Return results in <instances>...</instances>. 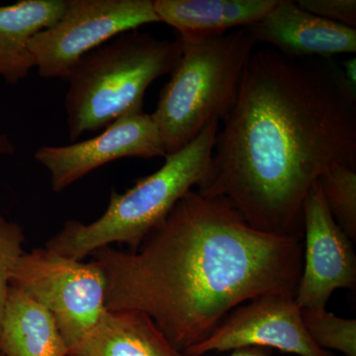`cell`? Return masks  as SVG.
I'll list each match as a JSON object with an SVG mask.
<instances>
[{
	"instance_id": "cell-1",
	"label": "cell",
	"mask_w": 356,
	"mask_h": 356,
	"mask_svg": "<svg viewBox=\"0 0 356 356\" xmlns=\"http://www.w3.org/2000/svg\"><path fill=\"white\" fill-rule=\"evenodd\" d=\"M198 193L225 197L264 233L303 238L309 191L356 168V92L331 58L254 49Z\"/></svg>"
},
{
	"instance_id": "cell-2",
	"label": "cell",
	"mask_w": 356,
	"mask_h": 356,
	"mask_svg": "<svg viewBox=\"0 0 356 356\" xmlns=\"http://www.w3.org/2000/svg\"><path fill=\"white\" fill-rule=\"evenodd\" d=\"M106 308L147 314L179 353L262 295H294L303 238L250 226L228 199L191 191L136 250L103 248Z\"/></svg>"
},
{
	"instance_id": "cell-3",
	"label": "cell",
	"mask_w": 356,
	"mask_h": 356,
	"mask_svg": "<svg viewBox=\"0 0 356 356\" xmlns=\"http://www.w3.org/2000/svg\"><path fill=\"white\" fill-rule=\"evenodd\" d=\"M220 121L214 120L197 137L175 153L166 154L156 172L140 178L124 193L112 191L108 207L95 221L70 220L46 243V248L74 261L114 243L137 250L209 168Z\"/></svg>"
},
{
	"instance_id": "cell-4",
	"label": "cell",
	"mask_w": 356,
	"mask_h": 356,
	"mask_svg": "<svg viewBox=\"0 0 356 356\" xmlns=\"http://www.w3.org/2000/svg\"><path fill=\"white\" fill-rule=\"evenodd\" d=\"M184 51L181 39H159L134 30L84 56L65 79L70 139L106 128L125 115L143 111L147 88L170 74Z\"/></svg>"
},
{
	"instance_id": "cell-5",
	"label": "cell",
	"mask_w": 356,
	"mask_h": 356,
	"mask_svg": "<svg viewBox=\"0 0 356 356\" xmlns=\"http://www.w3.org/2000/svg\"><path fill=\"white\" fill-rule=\"evenodd\" d=\"M255 47L248 27L203 41L184 42L181 58L152 114L166 154L188 145L211 122L226 118Z\"/></svg>"
},
{
	"instance_id": "cell-6",
	"label": "cell",
	"mask_w": 356,
	"mask_h": 356,
	"mask_svg": "<svg viewBox=\"0 0 356 356\" xmlns=\"http://www.w3.org/2000/svg\"><path fill=\"white\" fill-rule=\"evenodd\" d=\"M10 285L53 316L69 351L107 309V283L102 269L93 261H74L46 248L24 252Z\"/></svg>"
},
{
	"instance_id": "cell-7",
	"label": "cell",
	"mask_w": 356,
	"mask_h": 356,
	"mask_svg": "<svg viewBox=\"0 0 356 356\" xmlns=\"http://www.w3.org/2000/svg\"><path fill=\"white\" fill-rule=\"evenodd\" d=\"M158 22L154 0H67L63 15L35 35L29 49L40 76L65 79L91 51Z\"/></svg>"
},
{
	"instance_id": "cell-8",
	"label": "cell",
	"mask_w": 356,
	"mask_h": 356,
	"mask_svg": "<svg viewBox=\"0 0 356 356\" xmlns=\"http://www.w3.org/2000/svg\"><path fill=\"white\" fill-rule=\"evenodd\" d=\"M271 348L299 356H332L309 336L302 309L294 295H262L238 306L220 323L209 337L184 355Z\"/></svg>"
},
{
	"instance_id": "cell-9",
	"label": "cell",
	"mask_w": 356,
	"mask_h": 356,
	"mask_svg": "<svg viewBox=\"0 0 356 356\" xmlns=\"http://www.w3.org/2000/svg\"><path fill=\"white\" fill-rule=\"evenodd\" d=\"M303 236L295 300L301 309H325L337 289L355 286L356 257L353 241L332 217L318 180L304 203Z\"/></svg>"
},
{
	"instance_id": "cell-10",
	"label": "cell",
	"mask_w": 356,
	"mask_h": 356,
	"mask_svg": "<svg viewBox=\"0 0 356 356\" xmlns=\"http://www.w3.org/2000/svg\"><path fill=\"white\" fill-rule=\"evenodd\" d=\"M166 156L152 114L125 115L99 135L69 146H43L34 159L51 177V188L60 192L96 168L124 158L153 159Z\"/></svg>"
},
{
	"instance_id": "cell-11",
	"label": "cell",
	"mask_w": 356,
	"mask_h": 356,
	"mask_svg": "<svg viewBox=\"0 0 356 356\" xmlns=\"http://www.w3.org/2000/svg\"><path fill=\"white\" fill-rule=\"evenodd\" d=\"M248 29L257 44H269L287 57L331 58L356 51V29L318 17L293 0H278Z\"/></svg>"
},
{
	"instance_id": "cell-12",
	"label": "cell",
	"mask_w": 356,
	"mask_h": 356,
	"mask_svg": "<svg viewBox=\"0 0 356 356\" xmlns=\"http://www.w3.org/2000/svg\"><path fill=\"white\" fill-rule=\"evenodd\" d=\"M278 0H154L159 22L172 26L184 43L247 28L273 10Z\"/></svg>"
},
{
	"instance_id": "cell-13",
	"label": "cell",
	"mask_w": 356,
	"mask_h": 356,
	"mask_svg": "<svg viewBox=\"0 0 356 356\" xmlns=\"http://www.w3.org/2000/svg\"><path fill=\"white\" fill-rule=\"evenodd\" d=\"M153 320L137 310L106 309L67 356H179Z\"/></svg>"
},
{
	"instance_id": "cell-14",
	"label": "cell",
	"mask_w": 356,
	"mask_h": 356,
	"mask_svg": "<svg viewBox=\"0 0 356 356\" xmlns=\"http://www.w3.org/2000/svg\"><path fill=\"white\" fill-rule=\"evenodd\" d=\"M67 0H21L0 6V76L17 84L35 67L29 44L35 35L55 24Z\"/></svg>"
},
{
	"instance_id": "cell-15",
	"label": "cell",
	"mask_w": 356,
	"mask_h": 356,
	"mask_svg": "<svg viewBox=\"0 0 356 356\" xmlns=\"http://www.w3.org/2000/svg\"><path fill=\"white\" fill-rule=\"evenodd\" d=\"M2 356H67L55 318L18 288H9L0 325Z\"/></svg>"
},
{
	"instance_id": "cell-16",
	"label": "cell",
	"mask_w": 356,
	"mask_h": 356,
	"mask_svg": "<svg viewBox=\"0 0 356 356\" xmlns=\"http://www.w3.org/2000/svg\"><path fill=\"white\" fill-rule=\"evenodd\" d=\"M325 203L337 225L356 241V168L334 166L318 179Z\"/></svg>"
},
{
	"instance_id": "cell-17",
	"label": "cell",
	"mask_w": 356,
	"mask_h": 356,
	"mask_svg": "<svg viewBox=\"0 0 356 356\" xmlns=\"http://www.w3.org/2000/svg\"><path fill=\"white\" fill-rule=\"evenodd\" d=\"M309 336L322 350L356 356V320L337 317L325 309H302Z\"/></svg>"
},
{
	"instance_id": "cell-18",
	"label": "cell",
	"mask_w": 356,
	"mask_h": 356,
	"mask_svg": "<svg viewBox=\"0 0 356 356\" xmlns=\"http://www.w3.org/2000/svg\"><path fill=\"white\" fill-rule=\"evenodd\" d=\"M25 236L16 222L0 215V325L14 270L24 254Z\"/></svg>"
},
{
	"instance_id": "cell-19",
	"label": "cell",
	"mask_w": 356,
	"mask_h": 356,
	"mask_svg": "<svg viewBox=\"0 0 356 356\" xmlns=\"http://www.w3.org/2000/svg\"><path fill=\"white\" fill-rule=\"evenodd\" d=\"M304 10L346 27H356L355 0H298Z\"/></svg>"
},
{
	"instance_id": "cell-20",
	"label": "cell",
	"mask_w": 356,
	"mask_h": 356,
	"mask_svg": "<svg viewBox=\"0 0 356 356\" xmlns=\"http://www.w3.org/2000/svg\"><path fill=\"white\" fill-rule=\"evenodd\" d=\"M343 76L353 86H356V58H351L343 63Z\"/></svg>"
},
{
	"instance_id": "cell-21",
	"label": "cell",
	"mask_w": 356,
	"mask_h": 356,
	"mask_svg": "<svg viewBox=\"0 0 356 356\" xmlns=\"http://www.w3.org/2000/svg\"><path fill=\"white\" fill-rule=\"evenodd\" d=\"M15 152V147L8 136L0 134V156H11Z\"/></svg>"
},
{
	"instance_id": "cell-22",
	"label": "cell",
	"mask_w": 356,
	"mask_h": 356,
	"mask_svg": "<svg viewBox=\"0 0 356 356\" xmlns=\"http://www.w3.org/2000/svg\"><path fill=\"white\" fill-rule=\"evenodd\" d=\"M179 356H198V355H189L180 353ZM228 356H267L264 351L259 350L257 348H243V350H234L231 355Z\"/></svg>"
},
{
	"instance_id": "cell-23",
	"label": "cell",
	"mask_w": 356,
	"mask_h": 356,
	"mask_svg": "<svg viewBox=\"0 0 356 356\" xmlns=\"http://www.w3.org/2000/svg\"><path fill=\"white\" fill-rule=\"evenodd\" d=\"M0 356H2L1 355H0Z\"/></svg>"
}]
</instances>
